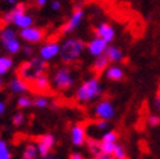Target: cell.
<instances>
[{
	"label": "cell",
	"mask_w": 160,
	"mask_h": 159,
	"mask_svg": "<svg viewBox=\"0 0 160 159\" xmlns=\"http://www.w3.org/2000/svg\"><path fill=\"white\" fill-rule=\"evenodd\" d=\"M38 149L37 145L34 144H28L23 149V153H22V159H37L38 158Z\"/></svg>",
	"instance_id": "ffe728a7"
},
{
	"label": "cell",
	"mask_w": 160,
	"mask_h": 159,
	"mask_svg": "<svg viewBox=\"0 0 160 159\" xmlns=\"http://www.w3.org/2000/svg\"><path fill=\"white\" fill-rule=\"evenodd\" d=\"M55 144H56V138H55L53 134L47 133V134H43L42 137H39L37 144H35L39 156H42L43 159L48 156V154L51 153V150L55 146Z\"/></svg>",
	"instance_id": "ba28073f"
},
{
	"label": "cell",
	"mask_w": 160,
	"mask_h": 159,
	"mask_svg": "<svg viewBox=\"0 0 160 159\" xmlns=\"http://www.w3.org/2000/svg\"><path fill=\"white\" fill-rule=\"evenodd\" d=\"M23 52H25L26 55H31V54H33V47H31L30 44L23 46Z\"/></svg>",
	"instance_id": "d590c367"
},
{
	"label": "cell",
	"mask_w": 160,
	"mask_h": 159,
	"mask_svg": "<svg viewBox=\"0 0 160 159\" xmlns=\"http://www.w3.org/2000/svg\"><path fill=\"white\" fill-rule=\"evenodd\" d=\"M3 80H2V76H0V89H2V87H3Z\"/></svg>",
	"instance_id": "60d3db41"
},
{
	"label": "cell",
	"mask_w": 160,
	"mask_h": 159,
	"mask_svg": "<svg viewBox=\"0 0 160 159\" xmlns=\"http://www.w3.org/2000/svg\"><path fill=\"white\" fill-rule=\"evenodd\" d=\"M94 126L97 128L98 131H107V128H108V121H106V120H98L97 123L94 124Z\"/></svg>",
	"instance_id": "4dcf8cb0"
},
{
	"label": "cell",
	"mask_w": 160,
	"mask_h": 159,
	"mask_svg": "<svg viewBox=\"0 0 160 159\" xmlns=\"http://www.w3.org/2000/svg\"><path fill=\"white\" fill-rule=\"evenodd\" d=\"M108 64H109V60L106 55H102V56H98L95 58V61L92 64V69L95 72H106L107 68H108Z\"/></svg>",
	"instance_id": "ac0fdd59"
},
{
	"label": "cell",
	"mask_w": 160,
	"mask_h": 159,
	"mask_svg": "<svg viewBox=\"0 0 160 159\" xmlns=\"http://www.w3.org/2000/svg\"><path fill=\"white\" fill-rule=\"evenodd\" d=\"M106 56L112 63H118V61H121L124 59V54H122L121 50L118 49V47L109 46L107 49V51H106Z\"/></svg>",
	"instance_id": "e0dca14e"
},
{
	"label": "cell",
	"mask_w": 160,
	"mask_h": 159,
	"mask_svg": "<svg viewBox=\"0 0 160 159\" xmlns=\"http://www.w3.org/2000/svg\"><path fill=\"white\" fill-rule=\"evenodd\" d=\"M86 49H87V51H89L90 55L98 58V56H102V55H106V51L108 49V43L106 41H103V39L95 37L87 43Z\"/></svg>",
	"instance_id": "8fae6325"
},
{
	"label": "cell",
	"mask_w": 160,
	"mask_h": 159,
	"mask_svg": "<svg viewBox=\"0 0 160 159\" xmlns=\"http://www.w3.org/2000/svg\"><path fill=\"white\" fill-rule=\"evenodd\" d=\"M4 2H7L8 4H11V5H14V4H16V2H17V0H4Z\"/></svg>",
	"instance_id": "ab89813d"
},
{
	"label": "cell",
	"mask_w": 160,
	"mask_h": 159,
	"mask_svg": "<svg viewBox=\"0 0 160 159\" xmlns=\"http://www.w3.org/2000/svg\"><path fill=\"white\" fill-rule=\"evenodd\" d=\"M0 159H12V151L4 138H0Z\"/></svg>",
	"instance_id": "603a6c76"
},
{
	"label": "cell",
	"mask_w": 160,
	"mask_h": 159,
	"mask_svg": "<svg viewBox=\"0 0 160 159\" xmlns=\"http://www.w3.org/2000/svg\"><path fill=\"white\" fill-rule=\"evenodd\" d=\"M102 85L98 78H89L78 87L76 91V99L79 103H89L102 95Z\"/></svg>",
	"instance_id": "6da1fadb"
},
{
	"label": "cell",
	"mask_w": 160,
	"mask_h": 159,
	"mask_svg": "<svg viewBox=\"0 0 160 159\" xmlns=\"http://www.w3.org/2000/svg\"><path fill=\"white\" fill-rule=\"evenodd\" d=\"M14 39H18V38H17V33H16L13 29L5 28V29L2 30V33H0V41H2L3 46H5L7 43L14 41Z\"/></svg>",
	"instance_id": "d6986e66"
},
{
	"label": "cell",
	"mask_w": 160,
	"mask_h": 159,
	"mask_svg": "<svg viewBox=\"0 0 160 159\" xmlns=\"http://www.w3.org/2000/svg\"><path fill=\"white\" fill-rule=\"evenodd\" d=\"M60 51H61V46L58 43V42H47L44 43L41 50H39V55H41V59L44 60V61H48V60H52L55 59L56 56L60 55Z\"/></svg>",
	"instance_id": "30bf717a"
},
{
	"label": "cell",
	"mask_w": 160,
	"mask_h": 159,
	"mask_svg": "<svg viewBox=\"0 0 160 159\" xmlns=\"http://www.w3.org/2000/svg\"><path fill=\"white\" fill-rule=\"evenodd\" d=\"M47 2H48V0H35V4H37V7H39V8H43V7L47 4Z\"/></svg>",
	"instance_id": "8d00e7d4"
},
{
	"label": "cell",
	"mask_w": 160,
	"mask_h": 159,
	"mask_svg": "<svg viewBox=\"0 0 160 159\" xmlns=\"http://www.w3.org/2000/svg\"><path fill=\"white\" fill-rule=\"evenodd\" d=\"M3 22L7 23V25H9V23H13V14H12V11L7 12L3 14Z\"/></svg>",
	"instance_id": "1f68e13d"
},
{
	"label": "cell",
	"mask_w": 160,
	"mask_h": 159,
	"mask_svg": "<svg viewBox=\"0 0 160 159\" xmlns=\"http://www.w3.org/2000/svg\"><path fill=\"white\" fill-rule=\"evenodd\" d=\"M9 89L12 93L14 94H23L29 90V85L25 80H22L21 77H17V78H13L11 84H9Z\"/></svg>",
	"instance_id": "5bb4252c"
},
{
	"label": "cell",
	"mask_w": 160,
	"mask_h": 159,
	"mask_svg": "<svg viewBox=\"0 0 160 159\" xmlns=\"http://www.w3.org/2000/svg\"><path fill=\"white\" fill-rule=\"evenodd\" d=\"M147 123L150 126H158L160 125V116L159 115H150L147 119Z\"/></svg>",
	"instance_id": "f546056e"
},
{
	"label": "cell",
	"mask_w": 160,
	"mask_h": 159,
	"mask_svg": "<svg viewBox=\"0 0 160 159\" xmlns=\"http://www.w3.org/2000/svg\"><path fill=\"white\" fill-rule=\"evenodd\" d=\"M95 159H111V158H109V156H106V155H103V154H100L99 156H97Z\"/></svg>",
	"instance_id": "f35d334b"
},
{
	"label": "cell",
	"mask_w": 160,
	"mask_h": 159,
	"mask_svg": "<svg viewBox=\"0 0 160 159\" xmlns=\"http://www.w3.org/2000/svg\"><path fill=\"white\" fill-rule=\"evenodd\" d=\"M47 63L42 60L41 58H34L29 61L22 63L18 68V74L22 80H29V81H34L39 76L46 73Z\"/></svg>",
	"instance_id": "7a4b0ae2"
},
{
	"label": "cell",
	"mask_w": 160,
	"mask_h": 159,
	"mask_svg": "<svg viewBox=\"0 0 160 159\" xmlns=\"http://www.w3.org/2000/svg\"><path fill=\"white\" fill-rule=\"evenodd\" d=\"M155 107L160 111V89L156 93V97H155Z\"/></svg>",
	"instance_id": "e575fe53"
},
{
	"label": "cell",
	"mask_w": 160,
	"mask_h": 159,
	"mask_svg": "<svg viewBox=\"0 0 160 159\" xmlns=\"http://www.w3.org/2000/svg\"><path fill=\"white\" fill-rule=\"evenodd\" d=\"M94 114L97 116L99 120H111V119H113L115 115H116V110H115V106L111 100H100L97 103V106L94 108Z\"/></svg>",
	"instance_id": "8992f818"
},
{
	"label": "cell",
	"mask_w": 160,
	"mask_h": 159,
	"mask_svg": "<svg viewBox=\"0 0 160 159\" xmlns=\"http://www.w3.org/2000/svg\"><path fill=\"white\" fill-rule=\"evenodd\" d=\"M12 14H13V25L18 28L20 30L34 26V18L25 12V5L23 4H16L13 7Z\"/></svg>",
	"instance_id": "277c9868"
},
{
	"label": "cell",
	"mask_w": 160,
	"mask_h": 159,
	"mask_svg": "<svg viewBox=\"0 0 160 159\" xmlns=\"http://www.w3.org/2000/svg\"><path fill=\"white\" fill-rule=\"evenodd\" d=\"M69 159H85V158H83V155H82L81 153L74 151V153H72V154L69 155Z\"/></svg>",
	"instance_id": "836d02e7"
},
{
	"label": "cell",
	"mask_w": 160,
	"mask_h": 159,
	"mask_svg": "<svg viewBox=\"0 0 160 159\" xmlns=\"http://www.w3.org/2000/svg\"><path fill=\"white\" fill-rule=\"evenodd\" d=\"M12 121H13V125H16V126L22 125L23 123H25V115H23L22 112L14 114L13 117H12Z\"/></svg>",
	"instance_id": "f1b7e54d"
},
{
	"label": "cell",
	"mask_w": 160,
	"mask_h": 159,
	"mask_svg": "<svg viewBox=\"0 0 160 159\" xmlns=\"http://www.w3.org/2000/svg\"><path fill=\"white\" fill-rule=\"evenodd\" d=\"M117 138H118V134L115 131H108L102 136L100 141H104V142H113V144H117Z\"/></svg>",
	"instance_id": "484cf974"
},
{
	"label": "cell",
	"mask_w": 160,
	"mask_h": 159,
	"mask_svg": "<svg viewBox=\"0 0 160 159\" xmlns=\"http://www.w3.org/2000/svg\"><path fill=\"white\" fill-rule=\"evenodd\" d=\"M4 47H5V50L9 52V54H17V52H20V50L22 49L18 39H14V41H12V42H9V43H7Z\"/></svg>",
	"instance_id": "d4e9b609"
},
{
	"label": "cell",
	"mask_w": 160,
	"mask_h": 159,
	"mask_svg": "<svg viewBox=\"0 0 160 159\" xmlns=\"http://www.w3.org/2000/svg\"><path fill=\"white\" fill-rule=\"evenodd\" d=\"M20 38L23 39L25 42H28V44L38 43L44 38V30L37 26H31L28 29L20 30Z\"/></svg>",
	"instance_id": "9c48e42d"
},
{
	"label": "cell",
	"mask_w": 160,
	"mask_h": 159,
	"mask_svg": "<svg viewBox=\"0 0 160 159\" xmlns=\"http://www.w3.org/2000/svg\"><path fill=\"white\" fill-rule=\"evenodd\" d=\"M86 146H87V149H89V151H90L95 158L100 155V144H99V141L94 140V138H87Z\"/></svg>",
	"instance_id": "7402d4cb"
},
{
	"label": "cell",
	"mask_w": 160,
	"mask_h": 159,
	"mask_svg": "<svg viewBox=\"0 0 160 159\" xmlns=\"http://www.w3.org/2000/svg\"><path fill=\"white\" fill-rule=\"evenodd\" d=\"M31 85H33V87L37 91H41V93H44V91L50 90V80L46 74H42V76L37 77L34 81H31Z\"/></svg>",
	"instance_id": "9a60e30c"
},
{
	"label": "cell",
	"mask_w": 160,
	"mask_h": 159,
	"mask_svg": "<svg viewBox=\"0 0 160 159\" xmlns=\"http://www.w3.org/2000/svg\"><path fill=\"white\" fill-rule=\"evenodd\" d=\"M70 141L74 146L81 147L86 144L87 137H86V128L82 124H76L72 126L70 129Z\"/></svg>",
	"instance_id": "4fadbf2b"
},
{
	"label": "cell",
	"mask_w": 160,
	"mask_h": 159,
	"mask_svg": "<svg viewBox=\"0 0 160 159\" xmlns=\"http://www.w3.org/2000/svg\"><path fill=\"white\" fill-rule=\"evenodd\" d=\"M44 159H55V158H51V156H47V158H44Z\"/></svg>",
	"instance_id": "b9f144b4"
},
{
	"label": "cell",
	"mask_w": 160,
	"mask_h": 159,
	"mask_svg": "<svg viewBox=\"0 0 160 159\" xmlns=\"http://www.w3.org/2000/svg\"><path fill=\"white\" fill-rule=\"evenodd\" d=\"M33 106V99L28 95H21V97L17 99V107L21 108V110H25V108H29Z\"/></svg>",
	"instance_id": "cb8c5ba5"
},
{
	"label": "cell",
	"mask_w": 160,
	"mask_h": 159,
	"mask_svg": "<svg viewBox=\"0 0 160 159\" xmlns=\"http://www.w3.org/2000/svg\"><path fill=\"white\" fill-rule=\"evenodd\" d=\"M53 84L59 90L67 91L74 85V77L68 68H61L53 74Z\"/></svg>",
	"instance_id": "5b68a950"
},
{
	"label": "cell",
	"mask_w": 160,
	"mask_h": 159,
	"mask_svg": "<svg viewBox=\"0 0 160 159\" xmlns=\"http://www.w3.org/2000/svg\"><path fill=\"white\" fill-rule=\"evenodd\" d=\"M85 47L86 46L81 39H76V38L67 39L61 46L60 58L64 63H67V64L74 63L79 56H81V54L83 52Z\"/></svg>",
	"instance_id": "3957f363"
},
{
	"label": "cell",
	"mask_w": 160,
	"mask_h": 159,
	"mask_svg": "<svg viewBox=\"0 0 160 159\" xmlns=\"http://www.w3.org/2000/svg\"><path fill=\"white\" fill-rule=\"evenodd\" d=\"M83 16H85V12H83V8L81 4H77L74 7V11L72 13V16L69 17V20L67 21V23L62 26V33L64 34H68V33H72L73 30H76L79 25H81V22L83 20Z\"/></svg>",
	"instance_id": "52a82bcc"
},
{
	"label": "cell",
	"mask_w": 160,
	"mask_h": 159,
	"mask_svg": "<svg viewBox=\"0 0 160 159\" xmlns=\"http://www.w3.org/2000/svg\"><path fill=\"white\" fill-rule=\"evenodd\" d=\"M33 105H34L37 108H46V107H48L50 102H48V98L44 97V95H39V97H37V98L33 100Z\"/></svg>",
	"instance_id": "4316f807"
},
{
	"label": "cell",
	"mask_w": 160,
	"mask_h": 159,
	"mask_svg": "<svg viewBox=\"0 0 160 159\" xmlns=\"http://www.w3.org/2000/svg\"><path fill=\"white\" fill-rule=\"evenodd\" d=\"M95 34H97L98 38L103 39V41H106L107 43L112 42L116 37V30L115 28L111 25L108 22H100L99 25L95 28Z\"/></svg>",
	"instance_id": "7c38bea8"
},
{
	"label": "cell",
	"mask_w": 160,
	"mask_h": 159,
	"mask_svg": "<svg viewBox=\"0 0 160 159\" xmlns=\"http://www.w3.org/2000/svg\"><path fill=\"white\" fill-rule=\"evenodd\" d=\"M112 156H113V159H126L128 158L125 149L121 145H118V144L115 146V150H113V154H112Z\"/></svg>",
	"instance_id": "83f0119b"
},
{
	"label": "cell",
	"mask_w": 160,
	"mask_h": 159,
	"mask_svg": "<svg viewBox=\"0 0 160 159\" xmlns=\"http://www.w3.org/2000/svg\"><path fill=\"white\" fill-rule=\"evenodd\" d=\"M51 9L55 11V12L61 11V3L59 2V0H53V2L51 3Z\"/></svg>",
	"instance_id": "d6a6232c"
},
{
	"label": "cell",
	"mask_w": 160,
	"mask_h": 159,
	"mask_svg": "<svg viewBox=\"0 0 160 159\" xmlns=\"http://www.w3.org/2000/svg\"><path fill=\"white\" fill-rule=\"evenodd\" d=\"M13 67V60L9 56H0V76L7 74Z\"/></svg>",
	"instance_id": "44dd1931"
},
{
	"label": "cell",
	"mask_w": 160,
	"mask_h": 159,
	"mask_svg": "<svg viewBox=\"0 0 160 159\" xmlns=\"http://www.w3.org/2000/svg\"><path fill=\"white\" fill-rule=\"evenodd\" d=\"M5 112V103L3 100H0V116Z\"/></svg>",
	"instance_id": "74e56055"
},
{
	"label": "cell",
	"mask_w": 160,
	"mask_h": 159,
	"mask_svg": "<svg viewBox=\"0 0 160 159\" xmlns=\"http://www.w3.org/2000/svg\"><path fill=\"white\" fill-rule=\"evenodd\" d=\"M106 77L109 80V81H121L124 78V70L118 65L108 67L106 70Z\"/></svg>",
	"instance_id": "2e32d148"
}]
</instances>
